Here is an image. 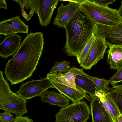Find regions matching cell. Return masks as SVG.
Masks as SVG:
<instances>
[{
    "mask_svg": "<svg viewBox=\"0 0 122 122\" xmlns=\"http://www.w3.org/2000/svg\"><path fill=\"white\" fill-rule=\"evenodd\" d=\"M87 74L84 72L82 68L79 69L73 66L70 71L65 73H62L61 72L58 73H47L46 77L51 82L61 84L79 90L76 88L75 82L76 76Z\"/></svg>",
    "mask_w": 122,
    "mask_h": 122,
    "instance_id": "cell-10",
    "label": "cell"
},
{
    "mask_svg": "<svg viewBox=\"0 0 122 122\" xmlns=\"http://www.w3.org/2000/svg\"><path fill=\"white\" fill-rule=\"evenodd\" d=\"M108 46L104 40L96 37L88 55L80 66L86 70L90 69L99 61L103 59Z\"/></svg>",
    "mask_w": 122,
    "mask_h": 122,
    "instance_id": "cell-9",
    "label": "cell"
},
{
    "mask_svg": "<svg viewBox=\"0 0 122 122\" xmlns=\"http://www.w3.org/2000/svg\"><path fill=\"white\" fill-rule=\"evenodd\" d=\"M13 122H34L33 119L28 117L22 116H16Z\"/></svg>",
    "mask_w": 122,
    "mask_h": 122,
    "instance_id": "cell-28",
    "label": "cell"
},
{
    "mask_svg": "<svg viewBox=\"0 0 122 122\" xmlns=\"http://www.w3.org/2000/svg\"><path fill=\"white\" fill-rule=\"evenodd\" d=\"M117 10L119 15L122 18V0L121 1V5L120 7Z\"/></svg>",
    "mask_w": 122,
    "mask_h": 122,
    "instance_id": "cell-31",
    "label": "cell"
},
{
    "mask_svg": "<svg viewBox=\"0 0 122 122\" xmlns=\"http://www.w3.org/2000/svg\"><path fill=\"white\" fill-rule=\"evenodd\" d=\"M62 1H68L69 3L66 5H61L59 7L53 23L58 27L64 28L76 12L81 9V4L75 0Z\"/></svg>",
    "mask_w": 122,
    "mask_h": 122,
    "instance_id": "cell-11",
    "label": "cell"
},
{
    "mask_svg": "<svg viewBox=\"0 0 122 122\" xmlns=\"http://www.w3.org/2000/svg\"><path fill=\"white\" fill-rule=\"evenodd\" d=\"M60 1L31 0L41 25L45 26L50 23L54 10Z\"/></svg>",
    "mask_w": 122,
    "mask_h": 122,
    "instance_id": "cell-8",
    "label": "cell"
},
{
    "mask_svg": "<svg viewBox=\"0 0 122 122\" xmlns=\"http://www.w3.org/2000/svg\"><path fill=\"white\" fill-rule=\"evenodd\" d=\"M91 113L86 102L81 101L61 108L55 116V122H86Z\"/></svg>",
    "mask_w": 122,
    "mask_h": 122,
    "instance_id": "cell-5",
    "label": "cell"
},
{
    "mask_svg": "<svg viewBox=\"0 0 122 122\" xmlns=\"http://www.w3.org/2000/svg\"><path fill=\"white\" fill-rule=\"evenodd\" d=\"M54 88L50 80L46 77L32 80L22 84L16 93L26 100L34 97L41 96L49 88Z\"/></svg>",
    "mask_w": 122,
    "mask_h": 122,
    "instance_id": "cell-6",
    "label": "cell"
},
{
    "mask_svg": "<svg viewBox=\"0 0 122 122\" xmlns=\"http://www.w3.org/2000/svg\"><path fill=\"white\" fill-rule=\"evenodd\" d=\"M44 39L41 32L27 34L16 53L5 66L6 78L11 85L18 84L32 76L42 53Z\"/></svg>",
    "mask_w": 122,
    "mask_h": 122,
    "instance_id": "cell-1",
    "label": "cell"
},
{
    "mask_svg": "<svg viewBox=\"0 0 122 122\" xmlns=\"http://www.w3.org/2000/svg\"><path fill=\"white\" fill-rule=\"evenodd\" d=\"M28 26L17 16L5 20L0 22V35L8 36L21 33H27L29 32Z\"/></svg>",
    "mask_w": 122,
    "mask_h": 122,
    "instance_id": "cell-12",
    "label": "cell"
},
{
    "mask_svg": "<svg viewBox=\"0 0 122 122\" xmlns=\"http://www.w3.org/2000/svg\"><path fill=\"white\" fill-rule=\"evenodd\" d=\"M107 61L110 68L113 69L118 70L122 66V45H108Z\"/></svg>",
    "mask_w": 122,
    "mask_h": 122,
    "instance_id": "cell-17",
    "label": "cell"
},
{
    "mask_svg": "<svg viewBox=\"0 0 122 122\" xmlns=\"http://www.w3.org/2000/svg\"><path fill=\"white\" fill-rule=\"evenodd\" d=\"M70 62L64 61L61 62L56 61L54 65L50 71V73H52L57 72L65 73L71 69Z\"/></svg>",
    "mask_w": 122,
    "mask_h": 122,
    "instance_id": "cell-24",
    "label": "cell"
},
{
    "mask_svg": "<svg viewBox=\"0 0 122 122\" xmlns=\"http://www.w3.org/2000/svg\"><path fill=\"white\" fill-rule=\"evenodd\" d=\"M113 122H122V115L120 114L112 120Z\"/></svg>",
    "mask_w": 122,
    "mask_h": 122,
    "instance_id": "cell-30",
    "label": "cell"
},
{
    "mask_svg": "<svg viewBox=\"0 0 122 122\" xmlns=\"http://www.w3.org/2000/svg\"><path fill=\"white\" fill-rule=\"evenodd\" d=\"M22 37L15 34L7 36L0 44V55L6 59L17 51L21 45Z\"/></svg>",
    "mask_w": 122,
    "mask_h": 122,
    "instance_id": "cell-14",
    "label": "cell"
},
{
    "mask_svg": "<svg viewBox=\"0 0 122 122\" xmlns=\"http://www.w3.org/2000/svg\"><path fill=\"white\" fill-rule=\"evenodd\" d=\"M95 38L96 37L93 34L81 52L76 57L77 60L80 65L83 63L86 58L94 42Z\"/></svg>",
    "mask_w": 122,
    "mask_h": 122,
    "instance_id": "cell-23",
    "label": "cell"
},
{
    "mask_svg": "<svg viewBox=\"0 0 122 122\" xmlns=\"http://www.w3.org/2000/svg\"><path fill=\"white\" fill-rule=\"evenodd\" d=\"M0 8L7 9V4L5 0H0Z\"/></svg>",
    "mask_w": 122,
    "mask_h": 122,
    "instance_id": "cell-29",
    "label": "cell"
},
{
    "mask_svg": "<svg viewBox=\"0 0 122 122\" xmlns=\"http://www.w3.org/2000/svg\"><path fill=\"white\" fill-rule=\"evenodd\" d=\"M98 97L105 108L111 116L112 120L120 114L114 104L106 95L101 94Z\"/></svg>",
    "mask_w": 122,
    "mask_h": 122,
    "instance_id": "cell-21",
    "label": "cell"
},
{
    "mask_svg": "<svg viewBox=\"0 0 122 122\" xmlns=\"http://www.w3.org/2000/svg\"><path fill=\"white\" fill-rule=\"evenodd\" d=\"M86 76L92 81L99 90L107 94L110 88V87H108L110 83L109 80L91 76L88 74Z\"/></svg>",
    "mask_w": 122,
    "mask_h": 122,
    "instance_id": "cell-22",
    "label": "cell"
},
{
    "mask_svg": "<svg viewBox=\"0 0 122 122\" xmlns=\"http://www.w3.org/2000/svg\"><path fill=\"white\" fill-rule=\"evenodd\" d=\"M54 88L57 89L61 94H63L73 103L81 101L88 95L79 90H77L72 88L58 83L51 82Z\"/></svg>",
    "mask_w": 122,
    "mask_h": 122,
    "instance_id": "cell-18",
    "label": "cell"
},
{
    "mask_svg": "<svg viewBox=\"0 0 122 122\" xmlns=\"http://www.w3.org/2000/svg\"><path fill=\"white\" fill-rule=\"evenodd\" d=\"M109 80L112 86L122 81V66Z\"/></svg>",
    "mask_w": 122,
    "mask_h": 122,
    "instance_id": "cell-25",
    "label": "cell"
},
{
    "mask_svg": "<svg viewBox=\"0 0 122 122\" xmlns=\"http://www.w3.org/2000/svg\"><path fill=\"white\" fill-rule=\"evenodd\" d=\"M41 99L43 103L48 102L51 105H57L62 107L69 105L70 102L66 96L54 90L51 91L46 90L41 96Z\"/></svg>",
    "mask_w": 122,
    "mask_h": 122,
    "instance_id": "cell-16",
    "label": "cell"
},
{
    "mask_svg": "<svg viewBox=\"0 0 122 122\" xmlns=\"http://www.w3.org/2000/svg\"><path fill=\"white\" fill-rule=\"evenodd\" d=\"M26 100L12 92L0 71V108L5 111L14 113L16 116H22L28 112Z\"/></svg>",
    "mask_w": 122,
    "mask_h": 122,
    "instance_id": "cell-4",
    "label": "cell"
},
{
    "mask_svg": "<svg viewBox=\"0 0 122 122\" xmlns=\"http://www.w3.org/2000/svg\"><path fill=\"white\" fill-rule=\"evenodd\" d=\"M90 1L101 6L109 7L108 5L112 4L116 1L115 0H89Z\"/></svg>",
    "mask_w": 122,
    "mask_h": 122,
    "instance_id": "cell-26",
    "label": "cell"
},
{
    "mask_svg": "<svg viewBox=\"0 0 122 122\" xmlns=\"http://www.w3.org/2000/svg\"><path fill=\"white\" fill-rule=\"evenodd\" d=\"M0 122H5L1 117H0Z\"/></svg>",
    "mask_w": 122,
    "mask_h": 122,
    "instance_id": "cell-32",
    "label": "cell"
},
{
    "mask_svg": "<svg viewBox=\"0 0 122 122\" xmlns=\"http://www.w3.org/2000/svg\"><path fill=\"white\" fill-rule=\"evenodd\" d=\"M14 115L11 113L5 111L3 113H0V117L3 119L5 122H13L14 118L13 117Z\"/></svg>",
    "mask_w": 122,
    "mask_h": 122,
    "instance_id": "cell-27",
    "label": "cell"
},
{
    "mask_svg": "<svg viewBox=\"0 0 122 122\" xmlns=\"http://www.w3.org/2000/svg\"><path fill=\"white\" fill-rule=\"evenodd\" d=\"M95 24L80 9L64 28L66 40L62 50L67 56L76 57L81 52L93 34Z\"/></svg>",
    "mask_w": 122,
    "mask_h": 122,
    "instance_id": "cell-2",
    "label": "cell"
},
{
    "mask_svg": "<svg viewBox=\"0 0 122 122\" xmlns=\"http://www.w3.org/2000/svg\"><path fill=\"white\" fill-rule=\"evenodd\" d=\"M93 34L104 40L107 45H122V22L112 26L96 24Z\"/></svg>",
    "mask_w": 122,
    "mask_h": 122,
    "instance_id": "cell-7",
    "label": "cell"
},
{
    "mask_svg": "<svg viewBox=\"0 0 122 122\" xmlns=\"http://www.w3.org/2000/svg\"><path fill=\"white\" fill-rule=\"evenodd\" d=\"M81 9L95 24L112 26L122 22L117 10L99 5L85 0L81 4Z\"/></svg>",
    "mask_w": 122,
    "mask_h": 122,
    "instance_id": "cell-3",
    "label": "cell"
},
{
    "mask_svg": "<svg viewBox=\"0 0 122 122\" xmlns=\"http://www.w3.org/2000/svg\"><path fill=\"white\" fill-rule=\"evenodd\" d=\"M86 75H78L76 76L75 82L77 89L84 93L89 94L92 97L95 96L98 93L106 95L99 90Z\"/></svg>",
    "mask_w": 122,
    "mask_h": 122,
    "instance_id": "cell-15",
    "label": "cell"
},
{
    "mask_svg": "<svg viewBox=\"0 0 122 122\" xmlns=\"http://www.w3.org/2000/svg\"><path fill=\"white\" fill-rule=\"evenodd\" d=\"M87 99L90 103L92 122H113L111 116L103 106L98 97L89 96Z\"/></svg>",
    "mask_w": 122,
    "mask_h": 122,
    "instance_id": "cell-13",
    "label": "cell"
},
{
    "mask_svg": "<svg viewBox=\"0 0 122 122\" xmlns=\"http://www.w3.org/2000/svg\"><path fill=\"white\" fill-rule=\"evenodd\" d=\"M110 89L106 95L114 104L122 115V85H114Z\"/></svg>",
    "mask_w": 122,
    "mask_h": 122,
    "instance_id": "cell-19",
    "label": "cell"
},
{
    "mask_svg": "<svg viewBox=\"0 0 122 122\" xmlns=\"http://www.w3.org/2000/svg\"><path fill=\"white\" fill-rule=\"evenodd\" d=\"M17 2L20 7L21 14L26 21H29L35 12L31 0H13Z\"/></svg>",
    "mask_w": 122,
    "mask_h": 122,
    "instance_id": "cell-20",
    "label": "cell"
}]
</instances>
